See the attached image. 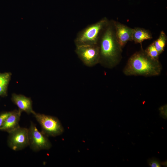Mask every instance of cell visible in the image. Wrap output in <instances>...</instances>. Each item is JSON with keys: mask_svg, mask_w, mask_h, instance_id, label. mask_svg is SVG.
Here are the masks:
<instances>
[{"mask_svg": "<svg viewBox=\"0 0 167 167\" xmlns=\"http://www.w3.org/2000/svg\"><path fill=\"white\" fill-rule=\"evenodd\" d=\"M11 113V111L5 112L0 114V128Z\"/></svg>", "mask_w": 167, "mask_h": 167, "instance_id": "15", "label": "cell"}, {"mask_svg": "<svg viewBox=\"0 0 167 167\" xmlns=\"http://www.w3.org/2000/svg\"><path fill=\"white\" fill-rule=\"evenodd\" d=\"M75 52L86 66L91 67L99 63L100 51L98 45L76 46Z\"/></svg>", "mask_w": 167, "mask_h": 167, "instance_id": "6", "label": "cell"}, {"mask_svg": "<svg viewBox=\"0 0 167 167\" xmlns=\"http://www.w3.org/2000/svg\"><path fill=\"white\" fill-rule=\"evenodd\" d=\"M28 131V146L33 151L48 150L51 148L52 145L47 136L39 131L36 125L32 122Z\"/></svg>", "mask_w": 167, "mask_h": 167, "instance_id": "5", "label": "cell"}, {"mask_svg": "<svg viewBox=\"0 0 167 167\" xmlns=\"http://www.w3.org/2000/svg\"><path fill=\"white\" fill-rule=\"evenodd\" d=\"M162 68L159 60L149 57L142 47L129 58L123 72L127 76H153L159 75Z\"/></svg>", "mask_w": 167, "mask_h": 167, "instance_id": "2", "label": "cell"}, {"mask_svg": "<svg viewBox=\"0 0 167 167\" xmlns=\"http://www.w3.org/2000/svg\"><path fill=\"white\" fill-rule=\"evenodd\" d=\"M152 38V34L149 30L139 27L133 28L132 40L135 43L141 44L144 41Z\"/></svg>", "mask_w": 167, "mask_h": 167, "instance_id": "11", "label": "cell"}, {"mask_svg": "<svg viewBox=\"0 0 167 167\" xmlns=\"http://www.w3.org/2000/svg\"><path fill=\"white\" fill-rule=\"evenodd\" d=\"M11 100L21 112H24L28 114H33L35 113L32 109V101L30 98L13 93L12 95Z\"/></svg>", "mask_w": 167, "mask_h": 167, "instance_id": "9", "label": "cell"}, {"mask_svg": "<svg viewBox=\"0 0 167 167\" xmlns=\"http://www.w3.org/2000/svg\"><path fill=\"white\" fill-rule=\"evenodd\" d=\"M163 165H165V166H166L167 165V161H165L164 162H163L161 163Z\"/></svg>", "mask_w": 167, "mask_h": 167, "instance_id": "18", "label": "cell"}, {"mask_svg": "<svg viewBox=\"0 0 167 167\" xmlns=\"http://www.w3.org/2000/svg\"><path fill=\"white\" fill-rule=\"evenodd\" d=\"M161 116L165 119H166L167 117V105H165L161 106L159 108Z\"/></svg>", "mask_w": 167, "mask_h": 167, "instance_id": "17", "label": "cell"}, {"mask_svg": "<svg viewBox=\"0 0 167 167\" xmlns=\"http://www.w3.org/2000/svg\"><path fill=\"white\" fill-rule=\"evenodd\" d=\"M22 112L19 109L11 111L10 114L0 128V130L9 133L19 127V123Z\"/></svg>", "mask_w": 167, "mask_h": 167, "instance_id": "10", "label": "cell"}, {"mask_svg": "<svg viewBox=\"0 0 167 167\" xmlns=\"http://www.w3.org/2000/svg\"><path fill=\"white\" fill-rule=\"evenodd\" d=\"M33 115L41 126V132L47 136H57L63 132V128L57 117L35 112Z\"/></svg>", "mask_w": 167, "mask_h": 167, "instance_id": "4", "label": "cell"}, {"mask_svg": "<svg viewBox=\"0 0 167 167\" xmlns=\"http://www.w3.org/2000/svg\"><path fill=\"white\" fill-rule=\"evenodd\" d=\"M144 50L149 57L153 59L159 60V57L160 54L155 46L153 42L150 45Z\"/></svg>", "mask_w": 167, "mask_h": 167, "instance_id": "14", "label": "cell"}, {"mask_svg": "<svg viewBox=\"0 0 167 167\" xmlns=\"http://www.w3.org/2000/svg\"><path fill=\"white\" fill-rule=\"evenodd\" d=\"M11 75L9 72L0 73V97L7 96L8 87Z\"/></svg>", "mask_w": 167, "mask_h": 167, "instance_id": "12", "label": "cell"}, {"mask_svg": "<svg viewBox=\"0 0 167 167\" xmlns=\"http://www.w3.org/2000/svg\"><path fill=\"white\" fill-rule=\"evenodd\" d=\"M109 20L104 17L79 31L74 40L76 46L98 45L101 34Z\"/></svg>", "mask_w": 167, "mask_h": 167, "instance_id": "3", "label": "cell"}, {"mask_svg": "<svg viewBox=\"0 0 167 167\" xmlns=\"http://www.w3.org/2000/svg\"><path fill=\"white\" fill-rule=\"evenodd\" d=\"M167 41V36L164 31L161 32L158 38L153 42L159 54L164 50Z\"/></svg>", "mask_w": 167, "mask_h": 167, "instance_id": "13", "label": "cell"}, {"mask_svg": "<svg viewBox=\"0 0 167 167\" xmlns=\"http://www.w3.org/2000/svg\"><path fill=\"white\" fill-rule=\"evenodd\" d=\"M9 134L8 144L12 150L19 151L28 146V129L20 126Z\"/></svg>", "mask_w": 167, "mask_h": 167, "instance_id": "7", "label": "cell"}, {"mask_svg": "<svg viewBox=\"0 0 167 167\" xmlns=\"http://www.w3.org/2000/svg\"><path fill=\"white\" fill-rule=\"evenodd\" d=\"M114 24L117 40L122 48L128 41H132L133 28L114 20Z\"/></svg>", "mask_w": 167, "mask_h": 167, "instance_id": "8", "label": "cell"}, {"mask_svg": "<svg viewBox=\"0 0 167 167\" xmlns=\"http://www.w3.org/2000/svg\"><path fill=\"white\" fill-rule=\"evenodd\" d=\"M148 164L151 167H160L161 166L159 161L156 158L149 159L148 161Z\"/></svg>", "mask_w": 167, "mask_h": 167, "instance_id": "16", "label": "cell"}, {"mask_svg": "<svg viewBox=\"0 0 167 167\" xmlns=\"http://www.w3.org/2000/svg\"><path fill=\"white\" fill-rule=\"evenodd\" d=\"M98 45L100 51L99 63L109 68L119 64L122 58V48L116 37L114 20H109Z\"/></svg>", "mask_w": 167, "mask_h": 167, "instance_id": "1", "label": "cell"}]
</instances>
